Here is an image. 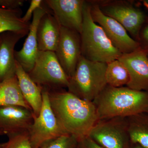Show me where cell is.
<instances>
[{
  "label": "cell",
  "instance_id": "6da1fadb",
  "mask_svg": "<svg viewBox=\"0 0 148 148\" xmlns=\"http://www.w3.org/2000/svg\"><path fill=\"white\" fill-rule=\"evenodd\" d=\"M51 107L62 127L79 140L87 136L99 121L93 102L81 99L69 91L49 90Z\"/></svg>",
  "mask_w": 148,
  "mask_h": 148
},
{
  "label": "cell",
  "instance_id": "7a4b0ae2",
  "mask_svg": "<svg viewBox=\"0 0 148 148\" xmlns=\"http://www.w3.org/2000/svg\"><path fill=\"white\" fill-rule=\"evenodd\" d=\"M99 120L148 113V91L107 85L93 101Z\"/></svg>",
  "mask_w": 148,
  "mask_h": 148
},
{
  "label": "cell",
  "instance_id": "3957f363",
  "mask_svg": "<svg viewBox=\"0 0 148 148\" xmlns=\"http://www.w3.org/2000/svg\"><path fill=\"white\" fill-rule=\"evenodd\" d=\"M91 6L85 2L80 35L82 55L93 61L108 63L122 54L114 46L103 28L95 23L91 14Z\"/></svg>",
  "mask_w": 148,
  "mask_h": 148
},
{
  "label": "cell",
  "instance_id": "277c9868",
  "mask_svg": "<svg viewBox=\"0 0 148 148\" xmlns=\"http://www.w3.org/2000/svg\"><path fill=\"white\" fill-rule=\"evenodd\" d=\"M107 64L82 56L73 75L69 78L68 91L83 100L93 102L107 85Z\"/></svg>",
  "mask_w": 148,
  "mask_h": 148
},
{
  "label": "cell",
  "instance_id": "5b68a950",
  "mask_svg": "<svg viewBox=\"0 0 148 148\" xmlns=\"http://www.w3.org/2000/svg\"><path fill=\"white\" fill-rule=\"evenodd\" d=\"M28 74L38 86L49 90L67 88L69 84V77L52 51H39L34 67Z\"/></svg>",
  "mask_w": 148,
  "mask_h": 148
},
{
  "label": "cell",
  "instance_id": "8992f818",
  "mask_svg": "<svg viewBox=\"0 0 148 148\" xmlns=\"http://www.w3.org/2000/svg\"><path fill=\"white\" fill-rule=\"evenodd\" d=\"M42 103L39 114L28 130L32 148H38L48 140L69 134L63 128L55 116L49 101V90L42 88Z\"/></svg>",
  "mask_w": 148,
  "mask_h": 148
},
{
  "label": "cell",
  "instance_id": "52a82bcc",
  "mask_svg": "<svg viewBox=\"0 0 148 148\" xmlns=\"http://www.w3.org/2000/svg\"><path fill=\"white\" fill-rule=\"evenodd\" d=\"M123 118L99 120L87 136L105 148H125V143L130 139L127 119Z\"/></svg>",
  "mask_w": 148,
  "mask_h": 148
},
{
  "label": "cell",
  "instance_id": "ba28073f",
  "mask_svg": "<svg viewBox=\"0 0 148 148\" xmlns=\"http://www.w3.org/2000/svg\"><path fill=\"white\" fill-rule=\"evenodd\" d=\"M91 14L93 21L103 28L114 46L122 54L133 52L140 47L139 44L130 36L124 27L106 15L99 6H91Z\"/></svg>",
  "mask_w": 148,
  "mask_h": 148
},
{
  "label": "cell",
  "instance_id": "9c48e42d",
  "mask_svg": "<svg viewBox=\"0 0 148 148\" xmlns=\"http://www.w3.org/2000/svg\"><path fill=\"white\" fill-rule=\"evenodd\" d=\"M54 52L67 76L71 77L82 56L79 33L61 27L60 39Z\"/></svg>",
  "mask_w": 148,
  "mask_h": 148
},
{
  "label": "cell",
  "instance_id": "30bf717a",
  "mask_svg": "<svg viewBox=\"0 0 148 148\" xmlns=\"http://www.w3.org/2000/svg\"><path fill=\"white\" fill-rule=\"evenodd\" d=\"M58 21L61 27L80 34L83 20L82 0L43 1Z\"/></svg>",
  "mask_w": 148,
  "mask_h": 148
},
{
  "label": "cell",
  "instance_id": "8fae6325",
  "mask_svg": "<svg viewBox=\"0 0 148 148\" xmlns=\"http://www.w3.org/2000/svg\"><path fill=\"white\" fill-rule=\"evenodd\" d=\"M127 69L130 81L127 87L139 91H148V51L139 47L123 53L118 58Z\"/></svg>",
  "mask_w": 148,
  "mask_h": 148
},
{
  "label": "cell",
  "instance_id": "7c38bea8",
  "mask_svg": "<svg viewBox=\"0 0 148 148\" xmlns=\"http://www.w3.org/2000/svg\"><path fill=\"white\" fill-rule=\"evenodd\" d=\"M34 117L32 110L24 107L0 106V135L8 137L28 131Z\"/></svg>",
  "mask_w": 148,
  "mask_h": 148
},
{
  "label": "cell",
  "instance_id": "4fadbf2b",
  "mask_svg": "<svg viewBox=\"0 0 148 148\" xmlns=\"http://www.w3.org/2000/svg\"><path fill=\"white\" fill-rule=\"evenodd\" d=\"M48 10L49 8L43 1L41 6L34 12L29 33L23 47L20 50L15 51L14 52L16 61L28 73L33 69L39 51L37 38L38 24L40 18Z\"/></svg>",
  "mask_w": 148,
  "mask_h": 148
},
{
  "label": "cell",
  "instance_id": "5bb4252c",
  "mask_svg": "<svg viewBox=\"0 0 148 148\" xmlns=\"http://www.w3.org/2000/svg\"><path fill=\"white\" fill-rule=\"evenodd\" d=\"M27 35L14 32L0 34V82L16 75L14 47L18 41Z\"/></svg>",
  "mask_w": 148,
  "mask_h": 148
},
{
  "label": "cell",
  "instance_id": "9a60e30c",
  "mask_svg": "<svg viewBox=\"0 0 148 148\" xmlns=\"http://www.w3.org/2000/svg\"><path fill=\"white\" fill-rule=\"evenodd\" d=\"M102 11L106 15L119 22L126 31L135 36H138L145 21L143 12L130 5H113L104 8Z\"/></svg>",
  "mask_w": 148,
  "mask_h": 148
},
{
  "label": "cell",
  "instance_id": "2e32d148",
  "mask_svg": "<svg viewBox=\"0 0 148 148\" xmlns=\"http://www.w3.org/2000/svg\"><path fill=\"white\" fill-rule=\"evenodd\" d=\"M61 27L55 16L49 9L40 19L37 27L39 51L55 52L60 39Z\"/></svg>",
  "mask_w": 148,
  "mask_h": 148
},
{
  "label": "cell",
  "instance_id": "e0dca14e",
  "mask_svg": "<svg viewBox=\"0 0 148 148\" xmlns=\"http://www.w3.org/2000/svg\"><path fill=\"white\" fill-rule=\"evenodd\" d=\"M15 74L23 97L32 108L34 116H38L42 106V88L31 79L16 61Z\"/></svg>",
  "mask_w": 148,
  "mask_h": 148
},
{
  "label": "cell",
  "instance_id": "ac0fdd59",
  "mask_svg": "<svg viewBox=\"0 0 148 148\" xmlns=\"http://www.w3.org/2000/svg\"><path fill=\"white\" fill-rule=\"evenodd\" d=\"M8 106L32 110L21 93L16 75L0 82V106Z\"/></svg>",
  "mask_w": 148,
  "mask_h": 148
},
{
  "label": "cell",
  "instance_id": "d6986e66",
  "mask_svg": "<svg viewBox=\"0 0 148 148\" xmlns=\"http://www.w3.org/2000/svg\"><path fill=\"white\" fill-rule=\"evenodd\" d=\"M22 15V10L20 8H0V34L7 32H19L28 34L31 22H24Z\"/></svg>",
  "mask_w": 148,
  "mask_h": 148
},
{
  "label": "cell",
  "instance_id": "ffe728a7",
  "mask_svg": "<svg viewBox=\"0 0 148 148\" xmlns=\"http://www.w3.org/2000/svg\"><path fill=\"white\" fill-rule=\"evenodd\" d=\"M127 131L130 142L148 148V113L127 117Z\"/></svg>",
  "mask_w": 148,
  "mask_h": 148
},
{
  "label": "cell",
  "instance_id": "44dd1931",
  "mask_svg": "<svg viewBox=\"0 0 148 148\" xmlns=\"http://www.w3.org/2000/svg\"><path fill=\"white\" fill-rule=\"evenodd\" d=\"M106 78L107 85L113 87L127 86L130 81L127 69L118 59L107 64Z\"/></svg>",
  "mask_w": 148,
  "mask_h": 148
},
{
  "label": "cell",
  "instance_id": "7402d4cb",
  "mask_svg": "<svg viewBox=\"0 0 148 148\" xmlns=\"http://www.w3.org/2000/svg\"><path fill=\"white\" fill-rule=\"evenodd\" d=\"M78 140L73 135L67 134L48 140L38 148H75Z\"/></svg>",
  "mask_w": 148,
  "mask_h": 148
},
{
  "label": "cell",
  "instance_id": "603a6c76",
  "mask_svg": "<svg viewBox=\"0 0 148 148\" xmlns=\"http://www.w3.org/2000/svg\"><path fill=\"white\" fill-rule=\"evenodd\" d=\"M8 137L7 142L1 143V148H32L28 131Z\"/></svg>",
  "mask_w": 148,
  "mask_h": 148
},
{
  "label": "cell",
  "instance_id": "cb8c5ba5",
  "mask_svg": "<svg viewBox=\"0 0 148 148\" xmlns=\"http://www.w3.org/2000/svg\"><path fill=\"white\" fill-rule=\"evenodd\" d=\"M43 2L42 0H32L30 5L27 10V12L22 16V20L25 22L29 23L34 15V12L41 6Z\"/></svg>",
  "mask_w": 148,
  "mask_h": 148
},
{
  "label": "cell",
  "instance_id": "d4e9b609",
  "mask_svg": "<svg viewBox=\"0 0 148 148\" xmlns=\"http://www.w3.org/2000/svg\"><path fill=\"white\" fill-rule=\"evenodd\" d=\"M77 146L81 148H105L88 136H86L78 140Z\"/></svg>",
  "mask_w": 148,
  "mask_h": 148
},
{
  "label": "cell",
  "instance_id": "484cf974",
  "mask_svg": "<svg viewBox=\"0 0 148 148\" xmlns=\"http://www.w3.org/2000/svg\"><path fill=\"white\" fill-rule=\"evenodd\" d=\"M24 0H0V8H19L24 5Z\"/></svg>",
  "mask_w": 148,
  "mask_h": 148
},
{
  "label": "cell",
  "instance_id": "4316f807",
  "mask_svg": "<svg viewBox=\"0 0 148 148\" xmlns=\"http://www.w3.org/2000/svg\"><path fill=\"white\" fill-rule=\"evenodd\" d=\"M143 36L145 39L148 42V25L144 29Z\"/></svg>",
  "mask_w": 148,
  "mask_h": 148
},
{
  "label": "cell",
  "instance_id": "83f0119b",
  "mask_svg": "<svg viewBox=\"0 0 148 148\" xmlns=\"http://www.w3.org/2000/svg\"><path fill=\"white\" fill-rule=\"evenodd\" d=\"M136 145H137V144H136ZM134 148H144L143 147H141V146H140L139 145H137V146H135V147Z\"/></svg>",
  "mask_w": 148,
  "mask_h": 148
},
{
  "label": "cell",
  "instance_id": "f1b7e54d",
  "mask_svg": "<svg viewBox=\"0 0 148 148\" xmlns=\"http://www.w3.org/2000/svg\"><path fill=\"white\" fill-rule=\"evenodd\" d=\"M145 2L147 3L148 4V0H147V1H145Z\"/></svg>",
  "mask_w": 148,
  "mask_h": 148
},
{
  "label": "cell",
  "instance_id": "f546056e",
  "mask_svg": "<svg viewBox=\"0 0 148 148\" xmlns=\"http://www.w3.org/2000/svg\"><path fill=\"white\" fill-rule=\"evenodd\" d=\"M0 148H1V143H0Z\"/></svg>",
  "mask_w": 148,
  "mask_h": 148
}]
</instances>
